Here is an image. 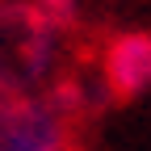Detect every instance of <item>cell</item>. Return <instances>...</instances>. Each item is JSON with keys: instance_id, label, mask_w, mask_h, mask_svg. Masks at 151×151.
I'll use <instances>...</instances> for the list:
<instances>
[{"instance_id": "277c9868", "label": "cell", "mask_w": 151, "mask_h": 151, "mask_svg": "<svg viewBox=\"0 0 151 151\" xmlns=\"http://www.w3.org/2000/svg\"><path fill=\"white\" fill-rule=\"evenodd\" d=\"M29 4L42 13L50 25H59L63 34H67L76 21H80V0H29Z\"/></svg>"}, {"instance_id": "7a4b0ae2", "label": "cell", "mask_w": 151, "mask_h": 151, "mask_svg": "<svg viewBox=\"0 0 151 151\" xmlns=\"http://www.w3.org/2000/svg\"><path fill=\"white\" fill-rule=\"evenodd\" d=\"M80 88L55 84L42 97L0 101V151H67L76 147Z\"/></svg>"}, {"instance_id": "3957f363", "label": "cell", "mask_w": 151, "mask_h": 151, "mask_svg": "<svg viewBox=\"0 0 151 151\" xmlns=\"http://www.w3.org/2000/svg\"><path fill=\"white\" fill-rule=\"evenodd\" d=\"M97 80L109 101H134L151 92V29H122L101 46Z\"/></svg>"}, {"instance_id": "6da1fadb", "label": "cell", "mask_w": 151, "mask_h": 151, "mask_svg": "<svg viewBox=\"0 0 151 151\" xmlns=\"http://www.w3.org/2000/svg\"><path fill=\"white\" fill-rule=\"evenodd\" d=\"M63 59V29L29 0H0V101L42 97L55 88Z\"/></svg>"}, {"instance_id": "5b68a950", "label": "cell", "mask_w": 151, "mask_h": 151, "mask_svg": "<svg viewBox=\"0 0 151 151\" xmlns=\"http://www.w3.org/2000/svg\"><path fill=\"white\" fill-rule=\"evenodd\" d=\"M67 151H76V147H67Z\"/></svg>"}]
</instances>
